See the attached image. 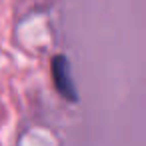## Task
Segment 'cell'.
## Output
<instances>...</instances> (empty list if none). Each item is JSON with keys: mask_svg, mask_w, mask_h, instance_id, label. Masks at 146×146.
<instances>
[{"mask_svg": "<svg viewBox=\"0 0 146 146\" xmlns=\"http://www.w3.org/2000/svg\"><path fill=\"white\" fill-rule=\"evenodd\" d=\"M52 78H54V84L58 88V92L68 98L70 102H76L78 100V94L74 90V82H72V76H70V66H68V60L66 56H56L52 60Z\"/></svg>", "mask_w": 146, "mask_h": 146, "instance_id": "obj_1", "label": "cell"}]
</instances>
